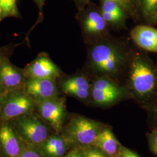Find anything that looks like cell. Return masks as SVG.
<instances>
[{
	"label": "cell",
	"mask_w": 157,
	"mask_h": 157,
	"mask_svg": "<svg viewBox=\"0 0 157 157\" xmlns=\"http://www.w3.org/2000/svg\"><path fill=\"white\" fill-rule=\"evenodd\" d=\"M86 70L96 78H117L128 70L132 54L126 47L109 36L90 43Z\"/></svg>",
	"instance_id": "6da1fadb"
},
{
	"label": "cell",
	"mask_w": 157,
	"mask_h": 157,
	"mask_svg": "<svg viewBox=\"0 0 157 157\" xmlns=\"http://www.w3.org/2000/svg\"><path fill=\"white\" fill-rule=\"evenodd\" d=\"M131 88L141 99L150 98L157 91V69L141 52L132 54L128 69Z\"/></svg>",
	"instance_id": "7a4b0ae2"
},
{
	"label": "cell",
	"mask_w": 157,
	"mask_h": 157,
	"mask_svg": "<svg viewBox=\"0 0 157 157\" xmlns=\"http://www.w3.org/2000/svg\"><path fill=\"white\" fill-rule=\"evenodd\" d=\"M86 39L90 43L109 36V26L101 15L100 7L90 2L78 10L76 15Z\"/></svg>",
	"instance_id": "3957f363"
},
{
	"label": "cell",
	"mask_w": 157,
	"mask_h": 157,
	"mask_svg": "<svg viewBox=\"0 0 157 157\" xmlns=\"http://www.w3.org/2000/svg\"><path fill=\"white\" fill-rule=\"evenodd\" d=\"M35 108V101L23 88L8 91L0 108L1 118L5 121L30 114Z\"/></svg>",
	"instance_id": "277c9868"
},
{
	"label": "cell",
	"mask_w": 157,
	"mask_h": 157,
	"mask_svg": "<svg viewBox=\"0 0 157 157\" xmlns=\"http://www.w3.org/2000/svg\"><path fill=\"white\" fill-rule=\"evenodd\" d=\"M16 124L19 136L27 144L37 147L43 144L47 140V129L36 117L24 115L19 118Z\"/></svg>",
	"instance_id": "5b68a950"
},
{
	"label": "cell",
	"mask_w": 157,
	"mask_h": 157,
	"mask_svg": "<svg viewBox=\"0 0 157 157\" xmlns=\"http://www.w3.org/2000/svg\"><path fill=\"white\" fill-rule=\"evenodd\" d=\"M26 78L57 80L62 77L61 69L53 62L47 54L40 53L33 61L23 68Z\"/></svg>",
	"instance_id": "8992f818"
},
{
	"label": "cell",
	"mask_w": 157,
	"mask_h": 157,
	"mask_svg": "<svg viewBox=\"0 0 157 157\" xmlns=\"http://www.w3.org/2000/svg\"><path fill=\"white\" fill-rule=\"evenodd\" d=\"M35 108L40 116L49 122L55 130H59L66 111L64 99L56 97L35 101Z\"/></svg>",
	"instance_id": "52a82bcc"
},
{
	"label": "cell",
	"mask_w": 157,
	"mask_h": 157,
	"mask_svg": "<svg viewBox=\"0 0 157 157\" xmlns=\"http://www.w3.org/2000/svg\"><path fill=\"white\" fill-rule=\"evenodd\" d=\"M56 82L50 78H26L23 89L34 101L47 100L58 97Z\"/></svg>",
	"instance_id": "ba28073f"
},
{
	"label": "cell",
	"mask_w": 157,
	"mask_h": 157,
	"mask_svg": "<svg viewBox=\"0 0 157 157\" xmlns=\"http://www.w3.org/2000/svg\"><path fill=\"white\" fill-rule=\"evenodd\" d=\"M26 77L23 69L6 58L0 62V85L8 91L23 88Z\"/></svg>",
	"instance_id": "9c48e42d"
},
{
	"label": "cell",
	"mask_w": 157,
	"mask_h": 157,
	"mask_svg": "<svg viewBox=\"0 0 157 157\" xmlns=\"http://www.w3.org/2000/svg\"><path fill=\"white\" fill-rule=\"evenodd\" d=\"M69 132L76 140L85 145L94 143L99 133L94 122L82 117L73 119L70 124Z\"/></svg>",
	"instance_id": "30bf717a"
},
{
	"label": "cell",
	"mask_w": 157,
	"mask_h": 157,
	"mask_svg": "<svg viewBox=\"0 0 157 157\" xmlns=\"http://www.w3.org/2000/svg\"><path fill=\"white\" fill-rule=\"evenodd\" d=\"M62 91L81 100L86 99L90 94V84L87 78L82 74L66 77L61 81Z\"/></svg>",
	"instance_id": "8fae6325"
},
{
	"label": "cell",
	"mask_w": 157,
	"mask_h": 157,
	"mask_svg": "<svg viewBox=\"0 0 157 157\" xmlns=\"http://www.w3.org/2000/svg\"><path fill=\"white\" fill-rule=\"evenodd\" d=\"M100 12L109 27L122 28L129 15L113 0H100Z\"/></svg>",
	"instance_id": "7c38bea8"
},
{
	"label": "cell",
	"mask_w": 157,
	"mask_h": 157,
	"mask_svg": "<svg viewBox=\"0 0 157 157\" xmlns=\"http://www.w3.org/2000/svg\"><path fill=\"white\" fill-rule=\"evenodd\" d=\"M135 44L144 50L157 52V29L146 25H139L130 32Z\"/></svg>",
	"instance_id": "4fadbf2b"
},
{
	"label": "cell",
	"mask_w": 157,
	"mask_h": 157,
	"mask_svg": "<svg viewBox=\"0 0 157 157\" xmlns=\"http://www.w3.org/2000/svg\"><path fill=\"white\" fill-rule=\"evenodd\" d=\"M0 145L7 157H20L24 147L15 132L7 125L0 128Z\"/></svg>",
	"instance_id": "5bb4252c"
},
{
	"label": "cell",
	"mask_w": 157,
	"mask_h": 157,
	"mask_svg": "<svg viewBox=\"0 0 157 157\" xmlns=\"http://www.w3.org/2000/svg\"><path fill=\"white\" fill-rule=\"evenodd\" d=\"M94 143L109 157L116 156L118 144L114 136L109 130L105 129L100 132Z\"/></svg>",
	"instance_id": "9a60e30c"
},
{
	"label": "cell",
	"mask_w": 157,
	"mask_h": 157,
	"mask_svg": "<svg viewBox=\"0 0 157 157\" xmlns=\"http://www.w3.org/2000/svg\"><path fill=\"white\" fill-rule=\"evenodd\" d=\"M121 91H107L104 90L93 89L91 96L95 103L99 105H109L118 100L122 95Z\"/></svg>",
	"instance_id": "2e32d148"
},
{
	"label": "cell",
	"mask_w": 157,
	"mask_h": 157,
	"mask_svg": "<svg viewBox=\"0 0 157 157\" xmlns=\"http://www.w3.org/2000/svg\"><path fill=\"white\" fill-rule=\"evenodd\" d=\"M93 89L107 91H121V87L112 81V79L106 77L96 78L93 82Z\"/></svg>",
	"instance_id": "e0dca14e"
},
{
	"label": "cell",
	"mask_w": 157,
	"mask_h": 157,
	"mask_svg": "<svg viewBox=\"0 0 157 157\" xmlns=\"http://www.w3.org/2000/svg\"><path fill=\"white\" fill-rule=\"evenodd\" d=\"M3 19L7 17L19 18L21 15L17 9V0H0Z\"/></svg>",
	"instance_id": "ac0fdd59"
},
{
	"label": "cell",
	"mask_w": 157,
	"mask_h": 157,
	"mask_svg": "<svg viewBox=\"0 0 157 157\" xmlns=\"http://www.w3.org/2000/svg\"><path fill=\"white\" fill-rule=\"evenodd\" d=\"M139 16L147 19L157 10V0H137Z\"/></svg>",
	"instance_id": "d6986e66"
},
{
	"label": "cell",
	"mask_w": 157,
	"mask_h": 157,
	"mask_svg": "<svg viewBox=\"0 0 157 157\" xmlns=\"http://www.w3.org/2000/svg\"><path fill=\"white\" fill-rule=\"evenodd\" d=\"M116 2L130 17L136 19L139 17L137 0H113Z\"/></svg>",
	"instance_id": "ffe728a7"
},
{
	"label": "cell",
	"mask_w": 157,
	"mask_h": 157,
	"mask_svg": "<svg viewBox=\"0 0 157 157\" xmlns=\"http://www.w3.org/2000/svg\"><path fill=\"white\" fill-rule=\"evenodd\" d=\"M66 145L64 140L61 137H52L47 139L43 144V150L45 154L57 148Z\"/></svg>",
	"instance_id": "44dd1931"
},
{
	"label": "cell",
	"mask_w": 157,
	"mask_h": 157,
	"mask_svg": "<svg viewBox=\"0 0 157 157\" xmlns=\"http://www.w3.org/2000/svg\"><path fill=\"white\" fill-rule=\"evenodd\" d=\"M19 157H43L41 152L36 148V146L28 144L24 146L22 152Z\"/></svg>",
	"instance_id": "7402d4cb"
},
{
	"label": "cell",
	"mask_w": 157,
	"mask_h": 157,
	"mask_svg": "<svg viewBox=\"0 0 157 157\" xmlns=\"http://www.w3.org/2000/svg\"><path fill=\"white\" fill-rule=\"evenodd\" d=\"M148 143L151 151L157 155V129H154L148 136Z\"/></svg>",
	"instance_id": "603a6c76"
},
{
	"label": "cell",
	"mask_w": 157,
	"mask_h": 157,
	"mask_svg": "<svg viewBox=\"0 0 157 157\" xmlns=\"http://www.w3.org/2000/svg\"><path fill=\"white\" fill-rule=\"evenodd\" d=\"M13 50V45H8L0 47V62L6 58H9Z\"/></svg>",
	"instance_id": "cb8c5ba5"
},
{
	"label": "cell",
	"mask_w": 157,
	"mask_h": 157,
	"mask_svg": "<svg viewBox=\"0 0 157 157\" xmlns=\"http://www.w3.org/2000/svg\"><path fill=\"white\" fill-rule=\"evenodd\" d=\"M67 146H65L60 147L59 148H57L55 150H53L50 152L46 154V155H48L50 157H59L63 155L67 150Z\"/></svg>",
	"instance_id": "d4e9b609"
},
{
	"label": "cell",
	"mask_w": 157,
	"mask_h": 157,
	"mask_svg": "<svg viewBox=\"0 0 157 157\" xmlns=\"http://www.w3.org/2000/svg\"><path fill=\"white\" fill-rule=\"evenodd\" d=\"M36 6L38 8L39 12V18L40 19V21L42 20L43 17V7L45 4V1L47 0H33Z\"/></svg>",
	"instance_id": "484cf974"
},
{
	"label": "cell",
	"mask_w": 157,
	"mask_h": 157,
	"mask_svg": "<svg viewBox=\"0 0 157 157\" xmlns=\"http://www.w3.org/2000/svg\"><path fill=\"white\" fill-rule=\"evenodd\" d=\"M73 1L78 11L84 8L91 2V0H73Z\"/></svg>",
	"instance_id": "4316f807"
},
{
	"label": "cell",
	"mask_w": 157,
	"mask_h": 157,
	"mask_svg": "<svg viewBox=\"0 0 157 157\" xmlns=\"http://www.w3.org/2000/svg\"><path fill=\"white\" fill-rule=\"evenodd\" d=\"M118 157H139L135 152H133L127 148H123L119 153Z\"/></svg>",
	"instance_id": "83f0119b"
},
{
	"label": "cell",
	"mask_w": 157,
	"mask_h": 157,
	"mask_svg": "<svg viewBox=\"0 0 157 157\" xmlns=\"http://www.w3.org/2000/svg\"><path fill=\"white\" fill-rule=\"evenodd\" d=\"M8 93V91L6 90L4 87H3L2 86L0 85V108L6 98Z\"/></svg>",
	"instance_id": "f1b7e54d"
},
{
	"label": "cell",
	"mask_w": 157,
	"mask_h": 157,
	"mask_svg": "<svg viewBox=\"0 0 157 157\" xmlns=\"http://www.w3.org/2000/svg\"><path fill=\"white\" fill-rule=\"evenodd\" d=\"M147 21L151 24H157V10L147 19Z\"/></svg>",
	"instance_id": "f546056e"
},
{
	"label": "cell",
	"mask_w": 157,
	"mask_h": 157,
	"mask_svg": "<svg viewBox=\"0 0 157 157\" xmlns=\"http://www.w3.org/2000/svg\"><path fill=\"white\" fill-rule=\"evenodd\" d=\"M86 157H105L104 155H102L100 152L97 151H91L89 152Z\"/></svg>",
	"instance_id": "4dcf8cb0"
},
{
	"label": "cell",
	"mask_w": 157,
	"mask_h": 157,
	"mask_svg": "<svg viewBox=\"0 0 157 157\" xmlns=\"http://www.w3.org/2000/svg\"><path fill=\"white\" fill-rule=\"evenodd\" d=\"M152 112L154 117L157 119V104L155 105H154L151 108Z\"/></svg>",
	"instance_id": "1f68e13d"
},
{
	"label": "cell",
	"mask_w": 157,
	"mask_h": 157,
	"mask_svg": "<svg viewBox=\"0 0 157 157\" xmlns=\"http://www.w3.org/2000/svg\"><path fill=\"white\" fill-rule=\"evenodd\" d=\"M67 157H80L79 155H78V154H76V153H75V152H73V153H71V154H70L69 155H68Z\"/></svg>",
	"instance_id": "d6a6232c"
},
{
	"label": "cell",
	"mask_w": 157,
	"mask_h": 157,
	"mask_svg": "<svg viewBox=\"0 0 157 157\" xmlns=\"http://www.w3.org/2000/svg\"><path fill=\"white\" fill-rule=\"evenodd\" d=\"M3 20V18H2V9H1V7L0 6V22Z\"/></svg>",
	"instance_id": "836d02e7"
}]
</instances>
